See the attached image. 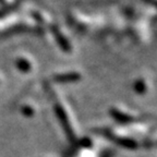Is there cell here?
I'll list each match as a JSON object with an SVG mask.
<instances>
[{"label":"cell","mask_w":157,"mask_h":157,"mask_svg":"<svg viewBox=\"0 0 157 157\" xmlns=\"http://www.w3.org/2000/svg\"><path fill=\"white\" fill-rule=\"evenodd\" d=\"M80 78L78 74L75 73H68V74H60V75L56 76V81L58 82H72L76 81Z\"/></svg>","instance_id":"cell-1"},{"label":"cell","mask_w":157,"mask_h":157,"mask_svg":"<svg viewBox=\"0 0 157 157\" xmlns=\"http://www.w3.org/2000/svg\"><path fill=\"white\" fill-rule=\"evenodd\" d=\"M17 66L20 67V69H21L22 71H29V64L27 63L25 60H20V61L17 62Z\"/></svg>","instance_id":"cell-2"}]
</instances>
